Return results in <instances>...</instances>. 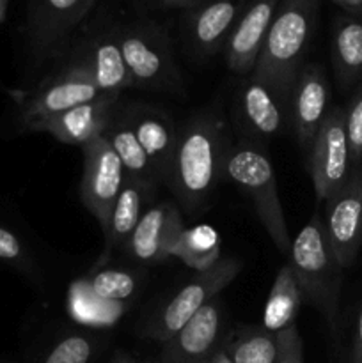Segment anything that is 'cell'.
Here are the masks:
<instances>
[{"instance_id": "e575fe53", "label": "cell", "mask_w": 362, "mask_h": 363, "mask_svg": "<svg viewBox=\"0 0 362 363\" xmlns=\"http://www.w3.org/2000/svg\"><path fill=\"white\" fill-rule=\"evenodd\" d=\"M135 4L141 9H155L156 7V0H135Z\"/></svg>"}, {"instance_id": "74e56055", "label": "cell", "mask_w": 362, "mask_h": 363, "mask_svg": "<svg viewBox=\"0 0 362 363\" xmlns=\"http://www.w3.org/2000/svg\"><path fill=\"white\" fill-rule=\"evenodd\" d=\"M148 363H160L158 360H156V362H148Z\"/></svg>"}, {"instance_id": "7a4b0ae2", "label": "cell", "mask_w": 362, "mask_h": 363, "mask_svg": "<svg viewBox=\"0 0 362 363\" xmlns=\"http://www.w3.org/2000/svg\"><path fill=\"white\" fill-rule=\"evenodd\" d=\"M322 0H280L251 77L268 85L287 105L304 66Z\"/></svg>"}, {"instance_id": "8fae6325", "label": "cell", "mask_w": 362, "mask_h": 363, "mask_svg": "<svg viewBox=\"0 0 362 363\" xmlns=\"http://www.w3.org/2000/svg\"><path fill=\"white\" fill-rule=\"evenodd\" d=\"M325 202L327 240L341 268H350L362 248V163L351 167L344 186Z\"/></svg>"}, {"instance_id": "4316f807", "label": "cell", "mask_w": 362, "mask_h": 363, "mask_svg": "<svg viewBox=\"0 0 362 363\" xmlns=\"http://www.w3.org/2000/svg\"><path fill=\"white\" fill-rule=\"evenodd\" d=\"M89 287L99 300L124 301L130 300L137 291V279L124 269L99 268L92 273Z\"/></svg>"}, {"instance_id": "ba28073f", "label": "cell", "mask_w": 362, "mask_h": 363, "mask_svg": "<svg viewBox=\"0 0 362 363\" xmlns=\"http://www.w3.org/2000/svg\"><path fill=\"white\" fill-rule=\"evenodd\" d=\"M98 0H28L27 41L35 64L57 57Z\"/></svg>"}, {"instance_id": "f1b7e54d", "label": "cell", "mask_w": 362, "mask_h": 363, "mask_svg": "<svg viewBox=\"0 0 362 363\" xmlns=\"http://www.w3.org/2000/svg\"><path fill=\"white\" fill-rule=\"evenodd\" d=\"M344 121H346L351 167H357L362 163V84L358 85L344 108Z\"/></svg>"}, {"instance_id": "5bb4252c", "label": "cell", "mask_w": 362, "mask_h": 363, "mask_svg": "<svg viewBox=\"0 0 362 363\" xmlns=\"http://www.w3.org/2000/svg\"><path fill=\"white\" fill-rule=\"evenodd\" d=\"M222 332V303L213 298L163 344L160 363H212Z\"/></svg>"}, {"instance_id": "30bf717a", "label": "cell", "mask_w": 362, "mask_h": 363, "mask_svg": "<svg viewBox=\"0 0 362 363\" xmlns=\"http://www.w3.org/2000/svg\"><path fill=\"white\" fill-rule=\"evenodd\" d=\"M82 152H84V177L80 184V199L89 213L98 220L105 234L109 229L114 204L126 181V172L119 156L105 137L85 144Z\"/></svg>"}, {"instance_id": "6da1fadb", "label": "cell", "mask_w": 362, "mask_h": 363, "mask_svg": "<svg viewBox=\"0 0 362 363\" xmlns=\"http://www.w3.org/2000/svg\"><path fill=\"white\" fill-rule=\"evenodd\" d=\"M227 145L222 121L213 113L190 117L177 130L167 183L188 215L201 213L208 204L220 174H224Z\"/></svg>"}, {"instance_id": "e0dca14e", "label": "cell", "mask_w": 362, "mask_h": 363, "mask_svg": "<svg viewBox=\"0 0 362 363\" xmlns=\"http://www.w3.org/2000/svg\"><path fill=\"white\" fill-rule=\"evenodd\" d=\"M248 0H202L188 9L187 35L201 55H215L226 48Z\"/></svg>"}, {"instance_id": "9c48e42d", "label": "cell", "mask_w": 362, "mask_h": 363, "mask_svg": "<svg viewBox=\"0 0 362 363\" xmlns=\"http://www.w3.org/2000/svg\"><path fill=\"white\" fill-rule=\"evenodd\" d=\"M307 167L318 201H327L344 186L351 172L344 108L330 106L307 151Z\"/></svg>"}, {"instance_id": "7402d4cb", "label": "cell", "mask_w": 362, "mask_h": 363, "mask_svg": "<svg viewBox=\"0 0 362 363\" xmlns=\"http://www.w3.org/2000/svg\"><path fill=\"white\" fill-rule=\"evenodd\" d=\"M332 66L343 91L362 80V20L337 18L332 32Z\"/></svg>"}, {"instance_id": "4fadbf2b", "label": "cell", "mask_w": 362, "mask_h": 363, "mask_svg": "<svg viewBox=\"0 0 362 363\" xmlns=\"http://www.w3.org/2000/svg\"><path fill=\"white\" fill-rule=\"evenodd\" d=\"M234 119L248 140L259 144L279 135L290 123L286 103L268 85L252 77L236 91Z\"/></svg>"}, {"instance_id": "ac0fdd59", "label": "cell", "mask_w": 362, "mask_h": 363, "mask_svg": "<svg viewBox=\"0 0 362 363\" xmlns=\"http://www.w3.org/2000/svg\"><path fill=\"white\" fill-rule=\"evenodd\" d=\"M183 230L180 209L172 202H160L146 209L126 250L135 261L144 264L160 262L170 257V248Z\"/></svg>"}, {"instance_id": "44dd1931", "label": "cell", "mask_w": 362, "mask_h": 363, "mask_svg": "<svg viewBox=\"0 0 362 363\" xmlns=\"http://www.w3.org/2000/svg\"><path fill=\"white\" fill-rule=\"evenodd\" d=\"M151 194L153 186H148V184L133 179V177H126L119 191V197L114 204L109 229L103 234L105 236V248H103V254L99 261L96 262L94 269L103 268L114 252L123 250V248L128 247L135 227H137L142 215L146 213L144 208L149 199H151Z\"/></svg>"}, {"instance_id": "5b68a950", "label": "cell", "mask_w": 362, "mask_h": 363, "mask_svg": "<svg viewBox=\"0 0 362 363\" xmlns=\"http://www.w3.org/2000/svg\"><path fill=\"white\" fill-rule=\"evenodd\" d=\"M121 50L131 77V87L181 94L183 84L167 32L153 21L117 27Z\"/></svg>"}, {"instance_id": "2e32d148", "label": "cell", "mask_w": 362, "mask_h": 363, "mask_svg": "<svg viewBox=\"0 0 362 363\" xmlns=\"http://www.w3.org/2000/svg\"><path fill=\"white\" fill-rule=\"evenodd\" d=\"M280 0H248L226 45L227 66L233 73L252 74Z\"/></svg>"}, {"instance_id": "836d02e7", "label": "cell", "mask_w": 362, "mask_h": 363, "mask_svg": "<svg viewBox=\"0 0 362 363\" xmlns=\"http://www.w3.org/2000/svg\"><path fill=\"white\" fill-rule=\"evenodd\" d=\"M212 363H233V362L229 360V357H227V354H226V351H224L222 347H219V350H216L215 353H213Z\"/></svg>"}, {"instance_id": "1f68e13d", "label": "cell", "mask_w": 362, "mask_h": 363, "mask_svg": "<svg viewBox=\"0 0 362 363\" xmlns=\"http://www.w3.org/2000/svg\"><path fill=\"white\" fill-rule=\"evenodd\" d=\"M202 0H156V7L155 9H192L197 4H201Z\"/></svg>"}, {"instance_id": "8d00e7d4", "label": "cell", "mask_w": 362, "mask_h": 363, "mask_svg": "<svg viewBox=\"0 0 362 363\" xmlns=\"http://www.w3.org/2000/svg\"><path fill=\"white\" fill-rule=\"evenodd\" d=\"M7 6H9V0H0V23H2V21L6 20Z\"/></svg>"}, {"instance_id": "277c9868", "label": "cell", "mask_w": 362, "mask_h": 363, "mask_svg": "<svg viewBox=\"0 0 362 363\" xmlns=\"http://www.w3.org/2000/svg\"><path fill=\"white\" fill-rule=\"evenodd\" d=\"M290 264L297 277L302 300L322 312L330 328L336 326L343 268L337 262L319 213L304 225L291 245Z\"/></svg>"}, {"instance_id": "ffe728a7", "label": "cell", "mask_w": 362, "mask_h": 363, "mask_svg": "<svg viewBox=\"0 0 362 363\" xmlns=\"http://www.w3.org/2000/svg\"><path fill=\"white\" fill-rule=\"evenodd\" d=\"M77 55L85 62L102 96L119 98L124 89L131 87V77L117 38V27L96 32L77 50Z\"/></svg>"}, {"instance_id": "d6a6232c", "label": "cell", "mask_w": 362, "mask_h": 363, "mask_svg": "<svg viewBox=\"0 0 362 363\" xmlns=\"http://www.w3.org/2000/svg\"><path fill=\"white\" fill-rule=\"evenodd\" d=\"M351 363H362V311L358 314L357 332H355L353 350H351Z\"/></svg>"}, {"instance_id": "8992f818", "label": "cell", "mask_w": 362, "mask_h": 363, "mask_svg": "<svg viewBox=\"0 0 362 363\" xmlns=\"http://www.w3.org/2000/svg\"><path fill=\"white\" fill-rule=\"evenodd\" d=\"M241 272L240 261L233 257L219 259L208 269L199 272L187 286L181 287L172 300L146 325L144 335L148 339L165 344L176 335L206 303L216 298Z\"/></svg>"}, {"instance_id": "9a60e30c", "label": "cell", "mask_w": 362, "mask_h": 363, "mask_svg": "<svg viewBox=\"0 0 362 363\" xmlns=\"http://www.w3.org/2000/svg\"><path fill=\"white\" fill-rule=\"evenodd\" d=\"M117 106H119L117 96H98L91 101H85L59 116L43 121L34 128V131L50 133L62 144L84 147L85 144L105 135Z\"/></svg>"}, {"instance_id": "603a6c76", "label": "cell", "mask_w": 362, "mask_h": 363, "mask_svg": "<svg viewBox=\"0 0 362 363\" xmlns=\"http://www.w3.org/2000/svg\"><path fill=\"white\" fill-rule=\"evenodd\" d=\"M103 137L110 142L116 155L119 156L126 177L142 181L148 186H155L156 183H160L155 174V169H153V163L149 162L148 155L142 149L141 142H138L137 135H135L133 128H131L126 108L117 106L116 113L112 117V123H110L109 130L105 131Z\"/></svg>"}, {"instance_id": "d4e9b609", "label": "cell", "mask_w": 362, "mask_h": 363, "mask_svg": "<svg viewBox=\"0 0 362 363\" xmlns=\"http://www.w3.org/2000/svg\"><path fill=\"white\" fill-rule=\"evenodd\" d=\"M222 350L233 363H275L277 337L265 328H241Z\"/></svg>"}, {"instance_id": "484cf974", "label": "cell", "mask_w": 362, "mask_h": 363, "mask_svg": "<svg viewBox=\"0 0 362 363\" xmlns=\"http://www.w3.org/2000/svg\"><path fill=\"white\" fill-rule=\"evenodd\" d=\"M170 255H176L190 268L202 272L219 261V238L208 227L185 229L174 241Z\"/></svg>"}, {"instance_id": "4dcf8cb0", "label": "cell", "mask_w": 362, "mask_h": 363, "mask_svg": "<svg viewBox=\"0 0 362 363\" xmlns=\"http://www.w3.org/2000/svg\"><path fill=\"white\" fill-rule=\"evenodd\" d=\"M277 357L275 363H304V344L297 325L275 333Z\"/></svg>"}, {"instance_id": "52a82bcc", "label": "cell", "mask_w": 362, "mask_h": 363, "mask_svg": "<svg viewBox=\"0 0 362 363\" xmlns=\"http://www.w3.org/2000/svg\"><path fill=\"white\" fill-rule=\"evenodd\" d=\"M99 91L84 60L75 53L73 60L59 73L46 77L21 99L20 119L25 131H34L43 121L55 117L73 106L98 98Z\"/></svg>"}, {"instance_id": "d590c367", "label": "cell", "mask_w": 362, "mask_h": 363, "mask_svg": "<svg viewBox=\"0 0 362 363\" xmlns=\"http://www.w3.org/2000/svg\"><path fill=\"white\" fill-rule=\"evenodd\" d=\"M112 363H135V362L131 360V358L128 357V354H124V353H117L116 357H114Z\"/></svg>"}, {"instance_id": "83f0119b", "label": "cell", "mask_w": 362, "mask_h": 363, "mask_svg": "<svg viewBox=\"0 0 362 363\" xmlns=\"http://www.w3.org/2000/svg\"><path fill=\"white\" fill-rule=\"evenodd\" d=\"M96 340L85 333H71L60 339L43 358V363H91L96 353Z\"/></svg>"}, {"instance_id": "3957f363", "label": "cell", "mask_w": 362, "mask_h": 363, "mask_svg": "<svg viewBox=\"0 0 362 363\" xmlns=\"http://www.w3.org/2000/svg\"><path fill=\"white\" fill-rule=\"evenodd\" d=\"M224 174L251 201L259 222L277 250L290 257L293 241L287 233L275 172L263 144L245 138L227 145Z\"/></svg>"}, {"instance_id": "7c38bea8", "label": "cell", "mask_w": 362, "mask_h": 363, "mask_svg": "<svg viewBox=\"0 0 362 363\" xmlns=\"http://www.w3.org/2000/svg\"><path fill=\"white\" fill-rule=\"evenodd\" d=\"M330 84L322 64H304L287 101L290 126L305 152L330 108Z\"/></svg>"}, {"instance_id": "cb8c5ba5", "label": "cell", "mask_w": 362, "mask_h": 363, "mask_svg": "<svg viewBox=\"0 0 362 363\" xmlns=\"http://www.w3.org/2000/svg\"><path fill=\"white\" fill-rule=\"evenodd\" d=\"M302 305V293L297 277L290 262L283 266L273 280L268 301L263 312V328L272 333H279L297 325L298 312Z\"/></svg>"}, {"instance_id": "f546056e", "label": "cell", "mask_w": 362, "mask_h": 363, "mask_svg": "<svg viewBox=\"0 0 362 363\" xmlns=\"http://www.w3.org/2000/svg\"><path fill=\"white\" fill-rule=\"evenodd\" d=\"M0 261L16 266L21 272L28 273L32 268V259L25 248L23 241L13 233L0 225Z\"/></svg>"}, {"instance_id": "d6986e66", "label": "cell", "mask_w": 362, "mask_h": 363, "mask_svg": "<svg viewBox=\"0 0 362 363\" xmlns=\"http://www.w3.org/2000/svg\"><path fill=\"white\" fill-rule=\"evenodd\" d=\"M124 108L142 149L153 163L156 177L160 183H167L177 142V128L172 117L151 105H130Z\"/></svg>"}]
</instances>
